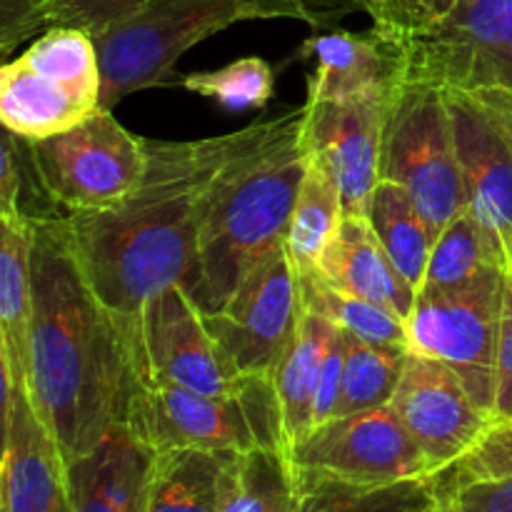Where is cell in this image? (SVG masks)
Masks as SVG:
<instances>
[{
	"instance_id": "1",
	"label": "cell",
	"mask_w": 512,
	"mask_h": 512,
	"mask_svg": "<svg viewBox=\"0 0 512 512\" xmlns=\"http://www.w3.org/2000/svg\"><path fill=\"white\" fill-rule=\"evenodd\" d=\"M28 395L65 463L128 423L143 358L85 275L65 215L30 220Z\"/></svg>"
},
{
	"instance_id": "2",
	"label": "cell",
	"mask_w": 512,
	"mask_h": 512,
	"mask_svg": "<svg viewBox=\"0 0 512 512\" xmlns=\"http://www.w3.org/2000/svg\"><path fill=\"white\" fill-rule=\"evenodd\" d=\"M273 120L200 140H148L145 170L118 205L65 215L95 293L140 348V320L165 288L188 283L205 195ZM143 358V353H140Z\"/></svg>"
},
{
	"instance_id": "3",
	"label": "cell",
	"mask_w": 512,
	"mask_h": 512,
	"mask_svg": "<svg viewBox=\"0 0 512 512\" xmlns=\"http://www.w3.org/2000/svg\"><path fill=\"white\" fill-rule=\"evenodd\" d=\"M303 123L305 108L273 118L268 133L235 155L210 185L185 283L203 313H218L240 283L285 245L310 163Z\"/></svg>"
},
{
	"instance_id": "4",
	"label": "cell",
	"mask_w": 512,
	"mask_h": 512,
	"mask_svg": "<svg viewBox=\"0 0 512 512\" xmlns=\"http://www.w3.org/2000/svg\"><path fill=\"white\" fill-rule=\"evenodd\" d=\"M360 10L365 13V0H150L93 35L103 70L100 105L113 110L138 90L180 83L178 60L230 25L300 20L313 30H328Z\"/></svg>"
},
{
	"instance_id": "5",
	"label": "cell",
	"mask_w": 512,
	"mask_h": 512,
	"mask_svg": "<svg viewBox=\"0 0 512 512\" xmlns=\"http://www.w3.org/2000/svg\"><path fill=\"white\" fill-rule=\"evenodd\" d=\"M128 423L155 453L178 448L243 453L258 445L285 450L273 378H250L235 395H205L140 373Z\"/></svg>"
},
{
	"instance_id": "6",
	"label": "cell",
	"mask_w": 512,
	"mask_h": 512,
	"mask_svg": "<svg viewBox=\"0 0 512 512\" xmlns=\"http://www.w3.org/2000/svg\"><path fill=\"white\" fill-rule=\"evenodd\" d=\"M103 70L93 35L50 28L0 70V123L25 140L75 128L103 105Z\"/></svg>"
},
{
	"instance_id": "7",
	"label": "cell",
	"mask_w": 512,
	"mask_h": 512,
	"mask_svg": "<svg viewBox=\"0 0 512 512\" xmlns=\"http://www.w3.org/2000/svg\"><path fill=\"white\" fill-rule=\"evenodd\" d=\"M380 180L405 188L435 238L468 208L445 90L420 83L395 90L380 150Z\"/></svg>"
},
{
	"instance_id": "8",
	"label": "cell",
	"mask_w": 512,
	"mask_h": 512,
	"mask_svg": "<svg viewBox=\"0 0 512 512\" xmlns=\"http://www.w3.org/2000/svg\"><path fill=\"white\" fill-rule=\"evenodd\" d=\"M38 190L65 215L118 205L145 170V138L130 133L113 110L100 108L75 128L45 140H25Z\"/></svg>"
},
{
	"instance_id": "9",
	"label": "cell",
	"mask_w": 512,
	"mask_h": 512,
	"mask_svg": "<svg viewBox=\"0 0 512 512\" xmlns=\"http://www.w3.org/2000/svg\"><path fill=\"white\" fill-rule=\"evenodd\" d=\"M508 265L463 288L420 293L408 318V350L448 365L493 418L495 355Z\"/></svg>"
},
{
	"instance_id": "10",
	"label": "cell",
	"mask_w": 512,
	"mask_h": 512,
	"mask_svg": "<svg viewBox=\"0 0 512 512\" xmlns=\"http://www.w3.org/2000/svg\"><path fill=\"white\" fill-rule=\"evenodd\" d=\"M295 483H340L388 488L433 480L428 458L393 405L340 415L310 430L288 453Z\"/></svg>"
},
{
	"instance_id": "11",
	"label": "cell",
	"mask_w": 512,
	"mask_h": 512,
	"mask_svg": "<svg viewBox=\"0 0 512 512\" xmlns=\"http://www.w3.org/2000/svg\"><path fill=\"white\" fill-rule=\"evenodd\" d=\"M403 50V83L455 93L510 90L512 0H458L440 28Z\"/></svg>"
},
{
	"instance_id": "12",
	"label": "cell",
	"mask_w": 512,
	"mask_h": 512,
	"mask_svg": "<svg viewBox=\"0 0 512 512\" xmlns=\"http://www.w3.org/2000/svg\"><path fill=\"white\" fill-rule=\"evenodd\" d=\"M305 300L285 245L240 283L218 313H203L210 335L248 378H273L298 333Z\"/></svg>"
},
{
	"instance_id": "13",
	"label": "cell",
	"mask_w": 512,
	"mask_h": 512,
	"mask_svg": "<svg viewBox=\"0 0 512 512\" xmlns=\"http://www.w3.org/2000/svg\"><path fill=\"white\" fill-rule=\"evenodd\" d=\"M140 353L143 373L205 395H235L250 380L210 335L203 310L183 283L148 303L140 320Z\"/></svg>"
},
{
	"instance_id": "14",
	"label": "cell",
	"mask_w": 512,
	"mask_h": 512,
	"mask_svg": "<svg viewBox=\"0 0 512 512\" xmlns=\"http://www.w3.org/2000/svg\"><path fill=\"white\" fill-rule=\"evenodd\" d=\"M390 405L428 458L435 478L468 455L493 425L448 365L415 353L408 355Z\"/></svg>"
},
{
	"instance_id": "15",
	"label": "cell",
	"mask_w": 512,
	"mask_h": 512,
	"mask_svg": "<svg viewBox=\"0 0 512 512\" xmlns=\"http://www.w3.org/2000/svg\"><path fill=\"white\" fill-rule=\"evenodd\" d=\"M3 375V465L0 512H73L68 463L40 420L28 385L0 358Z\"/></svg>"
},
{
	"instance_id": "16",
	"label": "cell",
	"mask_w": 512,
	"mask_h": 512,
	"mask_svg": "<svg viewBox=\"0 0 512 512\" xmlns=\"http://www.w3.org/2000/svg\"><path fill=\"white\" fill-rule=\"evenodd\" d=\"M393 95L343 103L305 100V140L333 170L343 190L345 215H368L380 180V150Z\"/></svg>"
},
{
	"instance_id": "17",
	"label": "cell",
	"mask_w": 512,
	"mask_h": 512,
	"mask_svg": "<svg viewBox=\"0 0 512 512\" xmlns=\"http://www.w3.org/2000/svg\"><path fill=\"white\" fill-rule=\"evenodd\" d=\"M448 93L468 210L503 243L512 238V135L478 93Z\"/></svg>"
},
{
	"instance_id": "18",
	"label": "cell",
	"mask_w": 512,
	"mask_h": 512,
	"mask_svg": "<svg viewBox=\"0 0 512 512\" xmlns=\"http://www.w3.org/2000/svg\"><path fill=\"white\" fill-rule=\"evenodd\" d=\"M300 58L313 60L308 75L310 103L378 98L393 95L403 85V43L378 28L310 35L300 48Z\"/></svg>"
},
{
	"instance_id": "19",
	"label": "cell",
	"mask_w": 512,
	"mask_h": 512,
	"mask_svg": "<svg viewBox=\"0 0 512 512\" xmlns=\"http://www.w3.org/2000/svg\"><path fill=\"white\" fill-rule=\"evenodd\" d=\"M155 450L118 423L103 443L68 463L73 512H145Z\"/></svg>"
},
{
	"instance_id": "20",
	"label": "cell",
	"mask_w": 512,
	"mask_h": 512,
	"mask_svg": "<svg viewBox=\"0 0 512 512\" xmlns=\"http://www.w3.org/2000/svg\"><path fill=\"white\" fill-rule=\"evenodd\" d=\"M310 275H318L323 283L355 298L385 305L405 320L413 313L418 298L413 285L385 253L368 215H345L333 243L320 258L318 270Z\"/></svg>"
},
{
	"instance_id": "21",
	"label": "cell",
	"mask_w": 512,
	"mask_h": 512,
	"mask_svg": "<svg viewBox=\"0 0 512 512\" xmlns=\"http://www.w3.org/2000/svg\"><path fill=\"white\" fill-rule=\"evenodd\" d=\"M335 333H338V325L328 315L305 303L293 345L273 375L280 418H283L285 453H290L313 430L315 398H318L325 358H328Z\"/></svg>"
},
{
	"instance_id": "22",
	"label": "cell",
	"mask_w": 512,
	"mask_h": 512,
	"mask_svg": "<svg viewBox=\"0 0 512 512\" xmlns=\"http://www.w3.org/2000/svg\"><path fill=\"white\" fill-rule=\"evenodd\" d=\"M30 240V220H0V358L23 383L33 318Z\"/></svg>"
},
{
	"instance_id": "23",
	"label": "cell",
	"mask_w": 512,
	"mask_h": 512,
	"mask_svg": "<svg viewBox=\"0 0 512 512\" xmlns=\"http://www.w3.org/2000/svg\"><path fill=\"white\" fill-rule=\"evenodd\" d=\"M150 0H0V55H13L28 40L50 28H80L103 33Z\"/></svg>"
},
{
	"instance_id": "24",
	"label": "cell",
	"mask_w": 512,
	"mask_h": 512,
	"mask_svg": "<svg viewBox=\"0 0 512 512\" xmlns=\"http://www.w3.org/2000/svg\"><path fill=\"white\" fill-rule=\"evenodd\" d=\"M343 218V190H340L330 165L310 150V163L298 188L288 238H285V250H288L298 275H310L318 270L320 258L333 243Z\"/></svg>"
},
{
	"instance_id": "25",
	"label": "cell",
	"mask_w": 512,
	"mask_h": 512,
	"mask_svg": "<svg viewBox=\"0 0 512 512\" xmlns=\"http://www.w3.org/2000/svg\"><path fill=\"white\" fill-rule=\"evenodd\" d=\"M298 488L280 448L228 453L220 478V512H293Z\"/></svg>"
},
{
	"instance_id": "26",
	"label": "cell",
	"mask_w": 512,
	"mask_h": 512,
	"mask_svg": "<svg viewBox=\"0 0 512 512\" xmlns=\"http://www.w3.org/2000/svg\"><path fill=\"white\" fill-rule=\"evenodd\" d=\"M225 455L190 448L155 453L145 512H220Z\"/></svg>"
},
{
	"instance_id": "27",
	"label": "cell",
	"mask_w": 512,
	"mask_h": 512,
	"mask_svg": "<svg viewBox=\"0 0 512 512\" xmlns=\"http://www.w3.org/2000/svg\"><path fill=\"white\" fill-rule=\"evenodd\" d=\"M508 250L495 233H490L468 208L455 215L435 238L420 293L463 288L478 275L508 265Z\"/></svg>"
},
{
	"instance_id": "28",
	"label": "cell",
	"mask_w": 512,
	"mask_h": 512,
	"mask_svg": "<svg viewBox=\"0 0 512 512\" xmlns=\"http://www.w3.org/2000/svg\"><path fill=\"white\" fill-rule=\"evenodd\" d=\"M368 220L395 268L418 293L433 253L435 235L415 200L393 180H378L370 198Z\"/></svg>"
},
{
	"instance_id": "29",
	"label": "cell",
	"mask_w": 512,
	"mask_h": 512,
	"mask_svg": "<svg viewBox=\"0 0 512 512\" xmlns=\"http://www.w3.org/2000/svg\"><path fill=\"white\" fill-rule=\"evenodd\" d=\"M345 365H343V395H340V415H353L360 410L390 405L405 363L408 348L398 345H375L345 333Z\"/></svg>"
},
{
	"instance_id": "30",
	"label": "cell",
	"mask_w": 512,
	"mask_h": 512,
	"mask_svg": "<svg viewBox=\"0 0 512 512\" xmlns=\"http://www.w3.org/2000/svg\"><path fill=\"white\" fill-rule=\"evenodd\" d=\"M293 512H420L440 493V480H408L388 488L340 483H295Z\"/></svg>"
},
{
	"instance_id": "31",
	"label": "cell",
	"mask_w": 512,
	"mask_h": 512,
	"mask_svg": "<svg viewBox=\"0 0 512 512\" xmlns=\"http://www.w3.org/2000/svg\"><path fill=\"white\" fill-rule=\"evenodd\" d=\"M300 285H303L305 303L328 315L345 333L375 345L408 348V320L385 305L343 293L323 283L318 275H300Z\"/></svg>"
},
{
	"instance_id": "32",
	"label": "cell",
	"mask_w": 512,
	"mask_h": 512,
	"mask_svg": "<svg viewBox=\"0 0 512 512\" xmlns=\"http://www.w3.org/2000/svg\"><path fill=\"white\" fill-rule=\"evenodd\" d=\"M275 73L263 58H240L218 70H200L183 78V88L215 100L228 110L263 108L273 98Z\"/></svg>"
},
{
	"instance_id": "33",
	"label": "cell",
	"mask_w": 512,
	"mask_h": 512,
	"mask_svg": "<svg viewBox=\"0 0 512 512\" xmlns=\"http://www.w3.org/2000/svg\"><path fill=\"white\" fill-rule=\"evenodd\" d=\"M455 5L458 0H365V13L380 33L410 43L440 28Z\"/></svg>"
},
{
	"instance_id": "34",
	"label": "cell",
	"mask_w": 512,
	"mask_h": 512,
	"mask_svg": "<svg viewBox=\"0 0 512 512\" xmlns=\"http://www.w3.org/2000/svg\"><path fill=\"white\" fill-rule=\"evenodd\" d=\"M512 478V420L493 423L488 433L475 443L468 455L440 475V485L448 490L478 480Z\"/></svg>"
},
{
	"instance_id": "35",
	"label": "cell",
	"mask_w": 512,
	"mask_h": 512,
	"mask_svg": "<svg viewBox=\"0 0 512 512\" xmlns=\"http://www.w3.org/2000/svg\"><path fill=\"white\" fill-rule=\"evenodd\" d=\"M25 175H30V155L25 138L3 128L0 143V220L25 218Z\"/></svg>"
},
{
	"instance_id": "36",
	"label": "cell",
	"mask_w": 512,
	"mask_h": 512,
	"mask_svg": "<svg viewBox=\"0 0 512 512\" xmlns=\"http://www.w3.org/2000/svg\"><path fill=\"white\" fill-rule=\"evenodd\" d=\"M512 420V265L505 275L503 315H500L498 355H495L493 423Z\"/></svg>"
},
{
	"instance_id": "37",
	"label": "cell",
	"mask_w": 512,
	"mask_h": 512,
	"mask_svg": "<svg viewBox=\"0 0 512 512\" xmlns=\"http://www.w3.org/2000/svg\"><path fill=\"white\" fill-rule=\"evenodd\" d=\"M453 493L463 512H512V478L465 483Z\"/></svg>"
},
{
	"instance_id": "38",
	"label": "cell",
	"mask_w": 512,
	"mask_h": 512,
	"mask_svg": "<svg viewBox=\"0 0 512 512\" xmlns=\"http://www.w3.org/2000/svg\"><path fill=\"white\" fill-rule=\"evenodd\" d=\"M495 113L503 118V123L508 125L512 135V88L510 90H485V93H478Z\"/></svg>"
},
{
	"instance_id": "39",
	"label": "cell",
	"mask_w": 512,
	"mask_h": 512,
	"mask_svg": "<svg viewBox=\"0 0 512 512\" xmlns=\"http://www.w3.org/2000/svg\"><path fill=\"white\" fill-rule=\"evenodd\" d=\"M420 512H463V510H460V505H458V500H455L453 490H448V488H443V485H440V493L435 495L433 503L425 505V508Z\"/></svg>"
},
{
	"instance_id": "40",
	"label": "cell",
	"mask_w": 512,
	"mask_h": 512,
	"mask_svg": "<svg viewBox=\"0 0 512 512\" xmlns=\"http://www.w3.org/2000/svg\"><path fill=\"white\" fill-rule=\"evenodd\" d=\"M505 250H508V260H510V265H512V238L508 240V243H505Z\"/></svg>"
}]
</instances>
